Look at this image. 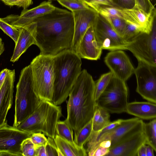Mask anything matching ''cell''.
<instances>
[{"instance_id": "cell-33", "label": "cell", "mask_w": 156, "mask_h": 156, "mask_svg": "<svg viewBox=\"0 0 156 156\" xmlns=\"http://www.w3.org/2000/svg\"><path fill=\"white\" fill-rule=\"evenodd\" d=\"M155 6L151 0H134V5L133 8L148 13L155 9Z\"/></svg>"}, {"instance_id": "cell-5", "label": "cell", "mask_w": 156, "mask_h": 156, "mask_svg": "<svg viewBox=\"0 0 156 156\" xmlns=\"http://www.w3.org/2000/svg\"><path fill=\"white\" fill-rule=\"evenodd\" d=\"M16 89L13 124L16 127L34 112L41 101L34 90L30 65L22 70Z\"/></svg>"}, {"instance_id": "cell-19", "label": "cell", "mask_w": 156, "mask_h": 156, "mask_svg": "<svg viewBox=\"0 0 156 156\" xmlns=\"http://www.w3.org/2000/svg\"><path fill=\"white\" fill-rule=\"evenodd\" d=\"M140 120L137 117L124 119L115 128L102 134L89 152L93 153L98 147L99 143L106 140H110L111 146L110 147L112 146L123 136L133 130L138 125Z\"/></svg>"}, {"instance_id": "cell-27", "label": "cell", "mask_w": 156, "mask_h": 156, "mask_svg": "<svg viewBox=\"0 0 156 156\" xmlns=\"http://www.w3.org/2000/svg\"><path fill=\"white\" fill-rule=\"evenodd\" d=\"M92 119L75 134L74 141L78 146L84 147L92 131Z\"/></svg>"}, {"instance_id": "cell-30", "label": "cell", "mask_w": 156, "mask_h": 156, "mask_svg": "<svg viewBox=\"0 0 156 156\" xmlns=\"http://www.w3.org/2000/svg\"><path fill=\"white\" fill-rule=\"evenodd\" d=\"M0 28L9 36L16 43L20 33V29H18L10 25L0 18Z\"/></svg>"}, {"instance_id": "cell-2", "label": "cell", "mask_w": 156, "mask_h": 156, "mask_svg": "<svg viewBox=\"0 0 156 156\" xmlns=\"http://www.w3.org/2000/svg\"><path fill=\"white\" fill-rule=\"evenodd\" d=\"M95 82L84 69L81 71L69 92L67 119L75 134L91 120L96 107Z\"/></svg>"}, {"instance_id": "cell-35", "label": "cell", "mask_w": 156, "mask_h": 156, "mask_svg": "<svg viewBox=\"0 0 156 156\" xmlns=\"http://www.w3.org/2000/svg\"><path fill=\"white\" fill-rule=\"evenodd\" d=\"M48 142L45 145L47 156H58V148L54 139L48 137Z\"/></svg>"}, {"instance_id": "cell-16", "label": "cell", "mask_w": 156, "mask_h": 156, "mask_svg": "<svg viewBox=\"0 0 156 156\" xmlns=\"http://www.w3.org/2000/svg\"><path fill=\"white\" fill-rule=\"evenodd\" d=\"M102 50L95 39L92 24L81 40L76 54L81 58L97 60L100 58Z\"/></svg>"}, {"instance_id": "cell-50", "label": "cell", "mask_w": 156, "mask_h": 156, "mask_svg": "<svg viewBox=\"0 0 156 156\" xmlns=\"http://www.w3.org/2000/svg\"></svg>"}, {"instance_id": "cell-37", "label": "cell", "mask_w": 156, "mask_h": 156, "mask_svg": "<svg viewBox=\"0 0 156 156\" xmlns=\"http://www.w3.org/2000/svg\"><path fill=\"white\" fill-rule=\"evenodd\" d=\"M84 1L88 6L91 5H97L114 7L111 0H85Z\"/></svg>"}, {"instance_id": "cell-49", "label": "cell", "mask_w": 156, "mask_h": 156, "mask_svg": "<svg viewBox=\"0 0 156 156\" xmlns=\"http://www.w3.org/2000/svg\"><path fill=\"white\" fill-rule=\"evenodd\" d=\"M83 0L84 1L85 0Z\"/></svg>"}, {"instance_id": "cell-21", "label": "cell", "mask_w": 156, "mask_h": 156, "mask_svg": "<svg viewBox=\"0 0 156 156\" xmlns=\"http://www.w3.org/2000/svg\"><path fill=\"white\" fill-rule=\"evenodd\" d=\"M125 112L142 119H156V103L149 101L128 103Z\"/></svg>"}, {"instance_id": "cell-20", "label": "cell", "mask_w": 156, "mask_h": 156, "mask_svg": "<svg viewBox=\"0 0 156 156\" xmlns=\"http://www.w3.org/2000/svg\"><path fill=\"white\" fill-rule=\"evenodd\" d=\"M36 23L33 22L20 29V33L16 44L10 61L18 60L21 55L32 44H35Z\"/></svg>"}, {"instance_id": "cell-10", "label": "cell", "mask_w": 156, "mask_h": 156, "mask_svg": "<svg viewBox=\"0 0 156 156\" xmlns=\"http://www.w3.org/2000/svg\"><path fill=\"white\" fill-rule=\"evenodd\" d=\"M144 122L140 119L136 127L110 147L106 156H136L140 147L146 144Z\"/></svg>"}, {"instance_id": "cell-31", "label": "cell", "mask_w": 156, "mask_h": 156, "mask_svg": "<svg viewBox=\"0 0 156 156\" xmlns=\"http://www.w3.org/2000/svg\"><path fill=\"white\" fill-rule=\"evenodd\" d=\"M126 23L122 38L126 41L129 42L142 32L136 25L130 23Z\"/></svg>"}, {"instance_id": "cell-44", "label": "cell", "mask_w": 156, "mask_h": 156, "mask_svg": "<svg viewBox=\"0 0 156 156\" xmlns=\"http://www.w3.org/2000/svg\"><path fill=\"white\" fill-rule=\"evenodd\" d=\"M154 150L151 146L147 145L146 146L147 156H154Z\"/></svg>"}, {"instance_id": "cell-25", "label": "cell", "mask_w": 156, "mask_h": 156, "mask_svg": "<svg viewBox=\"0 0 156 156\" xmlns=\"http://www.w3.org/2000/svg\"><path fill=\"white\" fill-rule=\"evenodd\" d=\"M99 14L108 23L113 30L122 37L126 22L123 19L116 16L103 13Z\"/></svg>"}, {"instance_id": "cell-34", "label": "cell", "mask_w": 156, "mask_h": 156, "mask_svg": "<svg viewBox=\"0 0 156 156\" xmlns=\"http://www.w3.org/2000/svg\"><path fill=\"white\" fill-rule=\"evenodd\" d=\"M30 138L35 147L46 145L48 142L45 135L41 132L33 133Z\"/></svg>"}, {"instance_id": "cell-45", "label": "cell", "mask_w": 156, "mask_h": 156, "mask_svg": "<svg viewBox=\"0 0 156 156\" xmlns=\"http://www.w3.org/2000/svg\"><path fill=\"white\" fill-rule=\"evenodd\" d=\"M4 44L2 39L0 37V55L3 52L4 50Z\"/></svg>"}, {"instance_id": "cell-26", "label": "cell", "mask_w": 156, "mask_h": 156, "mask_svg": "<svg viewBox=\"0 0 156 156\" xmlns=\"http://www.w3.org/2000/svg\"><path fill=\"white\" fill-rule=\"evenodd\" d=\"M144 132L146 139V144L151 147L156 151V119L144 123Z\"/></svg>"}, {"instance_id": "cell-1", "label": "cell", "mask_w": 156, "mask_h": 156, "mask_svg": "<svg viewBox=\"0 0 156 156\" xmlns=\"http://www.w3.org/2000/svg\"><path fill=\"white\" fill-rule=\"evenodd\" d=\"M35 45L40 54L54 56L70 49L73 40L74 21L73 13L58 7L35 19Z\"/></svg>"}, {"instance_id": "cell-43", "label": "cell", "mask_w": 156, "mask_h": 156, "mask_svg": "<svg viewBox=\"0 0 156 156\" xmlns=\"http://www.w3.org/2000/svg\"><path fill=\"white\" fill-rule=\"evenodd\" d=\"M98 146L104 147L109 148L111 146V142L110 140L104 141L99 143Z\"/></svg>"}, {"instance_id": "cell-40", "label": "cell", "mask_w": 156, "mask_h": 156, "mask_svg": "<svg viewBox=\"0 0 156 156\" xmlns=\"http://www.w3.org/2000/svg\"><path fill=\"white\" fill-rule=\"evenodd\" d=\"M46 145H43L35 147V156H47Z\"/></svg>"}, {"instance_id": "cell-8", "label": "cell", "mask_w": 156, "mask_h": 156, "mask_svg": "<svg viewBox=\"0 0 156 156\" xmlns=\"http://www.w3.org/2000/svg\"><path fill=\"white\" fill-rule=\"evenodd\" d=\"M156 19L149 33L141 32L129 41L127 50L137 58L148 65L156 66Z\"/></svg>"}, {"instance_id": "cell-32", "label": "cell", "mask_w": 156, "mask_h": 156, "mask_svg": "<svg viewBox=\"0 0 156 156\" xmlns=\"http://www.w3.org/2000/svg\"><path fill=\"white\" fill-rule=\"evenodd\" d=\"M20 149L22 156H35V146L30 138H27L23 141Z\"/></svg>"}, {"instance_id": "cell-42", "label": "cell", "mask_w": 156, "mask_h": 156, "mask_svg": "<svg viewBox=\"0 0 156 156\" xmlns=\"http://www.w3.org/2000/svg\"><path fill=\"white\" fill-rule=\"evenodd\" d=\"M146 146V144H144L140 147L137 151V156H147Z\"/></svg>"}, {"instance_id": "cell-17", "label": "cell", "mask_w": 156, "mask_h": 156, "mask_svg": "<svg viewBox=\"0 0 156 156\" xmlns=\"http://www.w3.org/2000/svg\"><path fill=\"white\" fill-rule=\"evenodd\" d=\"M122 9L126 22L136 25L142 32L149 33L151 31L156 19L155 9L148 13L133 8Z\"/></svg>"}, {"instance_id": "cell-15", "label": "cell", "mask_w": 156, "mask_h": 156, "mask_svg": "<svg viewBox=\"0 0 156 156\" xmlns=\"http://www.w3.org/2000/svg\"><path fill=\"white\" fill-rule=\"evenodd\" d=\"M74 21V32L70 50L76 54L82 37L88 28L92 25L97 12L92 8L72 12Z\"/></svg>"}, {"instance_id": "cell-18", "label": "cell", "mask_w": 156, "mask_h": 156, "mask_svg": "<svg viewBox=\"0 0 156 156\" xmlns=\"http://www.w3.org/2000/svg\"><path fill=\"white\" fill-rule=\"evenodd\" d=\"M15 70L9 69L5 81L0 88V127L7 120L6 117L12 104Z\"/></svg>"}, {"instance_id": "cell-47", "label": "cell", "mask_w": 156, "mask_h": 156, "mask_svg": "<svg viewBox=\"0 0 156 156\" xmlns=\"http://www.w3.org/2000/svg\"><path fill=\"white\" fill-rule=\"evenodd\" d=\"M2 1L5 5L10 6L11 4L14 2V0H0Z\"/></svg>"}, {"instance_id": "cell-12", "label": "cell", "mask_w": 156, "mask_h": 156, "mask_svg": "<svg viewBox=\"0 0 156 156\" xmlns=\"http://www.w3.org/2000/svg\"><path fill=\"white\" fill-rule=\"evenodd\" d=\"M33 133L9 125L7 120L0 127V151L9 152L15 156H22L21 143L25 139L30 138Z\"/></svg>"}, {"instance_id": "cell-24", "label": "cell", "mask_w": 156, "mask_h": 156, "mask_svg": "<svg viewBox=\"0 0 156 156\" xmlns=\"http://www.w3.org/2000/svg\"><path fill=\"white\" fill-rule=\"evenodd\" d=\"M56 135L62 139L73 143H75L73 138V130L67 119L59 121L56 128Z\"/></svg>"}, {"instance_id": "cell-11", "label": "cell", "mask_w": 156, "mask_h": 156, "mask_svg": "<svg viewBox=\"0 0 156 156\" xmlns=\"http://www.w3.org/2000/svg\"><path fill=\"white\" fill-rule=\"evenodd\" d=\"M138 61L134 72L137 81L136 92L148 101L156 103V66Z\"/></svg>"}, {"instance_id": "cell-6", "label": "cell", "mask_w": 156, "mask_h": 156, "mask_svg": "<svg viewBox=\"0 0 156 156\" xmlns=\"http://www.w3.org/2000/svg\"><path fill=\"white\" fill-rule=\"evenodd\" d=\"M30 65L35 93L41 100L51 102L54 80L53 56L40 53Z\"/></svg>"}, {"instance_id": "cell-48", "label": "cell", "mask_w": 156, "mask_h": 156, "mask_svg": "<svg viewBox=\"0 0 156 156\" xmlns=\"http://www.w3.org/2000/svg\"><path fill=\"white\" fill-rule=\"evenodd\" d=\"M48 0L49 1H54V0Z\"/></svg>"}, {"instance_id": "cell-14", "label": "cell", "mask_w": 156, "mask_h": 156, "mask_svg": "<svg viewBox=\"0 0 156 156\" xmlns=\"http://www.w3.org/2000/svg\"><path fill=\"white\" fill-rule=\"evenodd\" d=\"M55 8L51 2L44 1L32 9H23L20 16L11 15L2 18L10 25L20 29L33 23L40 16L52 11Z\"/></svg>"}, {"instance_id": "cell-9", "label": "cell", "mask_w": 156, "mask_h": 156, "mask_svg": "<svg viewBox=\"0 0 156 156\" xmlns=\"http://www.w3.org/2000/svg\"><path fill=\"white\" fill-rule=\"evenodd\" d=\"M92 26L96 41L102 49L110 51L127 50L129 42L119 35L97 12Z\"/></svg>"}, {"instance_id": "cell-29", "label": "cell", "mask_w": 156, "mask_h": 156, "mask_svg": "<svg viewBox=\"0 0 156 156\" xmlns=\"http://www.w3.org/2000/svg\"><path fill=\"white\" fill-rule=\"evenodd\" d=\"M57 1L71 12L84 10L90 8L83 0H57Z\"/></svg>"}, {"instance_id": "cell-28", "label": "cell", "mask_w": 156, "mask_h": 156, "mask_svg": "<svg viewBox=\"0 0 156 156\" xmlns=\"http://www.w3.org/2000/svg\"><path fill=\"white\" fill-rule=\"evenodd\" d=\"M112 75L111 71L103 74L95 83L94 98L96 101L107 86Z\"/></svg>"}, {"instance_id": "cell-3", "label": "cell", "mask_w": 156, "mask_h": 156, "mask_svg": "<svg viewBox=\"0 0 156 156\" xmlns=\"http://www.w3.org/2000/svg\"><path fill=\"white\" fill-rule=\"evenodd\" d=\"M54 80L51 102L58 105L65 101L81 71V58L70 49L53 56Z\"/></svg>"}, {"instance_id": "cell-41", "label": "cell", "mask_w": 156, "mask_h": 156, "mask_svg": "<svg viewBox=\"0 0 156 156\" xmlns=\"http://www.w3.org/2000/svg\"><path fill=\"white\" fill-rule=\"evenodd\" d=\"M9 71V69L6 68L4 69L0 72V88L5 81Z\"/></svg>"}, {"instance_id": "cell-23", "label": "cell", "mask_w": 156, "mask_h": 156, "mask_svg": "<svg viewBox=\"0 0 156 156\" xmlns=\"http://www.w3.org/2000/svg\"><path fill=\"white\" fill-rule=\"evenodd\" d=\"M109 113L106 110L96 105L92 119L93 131L96 132L101 130L111 122Z\"/></svg>"}, {"instance_id": "cell-7", "label": "cell", "mask_w": 156, "mask_h": 156, "mask_svg": "<svg viewBox=\"0 0 156 156\" xmlns=\"http://www.w3.org/2000/svg\"><path fill=\"white\" fill-rule=\"evenodd\" d=\"M128 98L125 82L112 74L108 85L96 101V105L109 113L119 114L125 112Z\"/></svg>"}, {"instance_id": "cell-36", "label": "cell", "mask_w": 156, "mask_h": 156, "mask_svg": "<svg viewBox=\"0 0 156 156\" xmlns=\"http://www.w3.org/2000/svg\"><path fill=\"white\" fill-rule=\"evenodd\" d=\"M114 6L123 9H130L134 6V0H111Z\"/></svg>"}, {"instance_id": "cell-13", "label": "cell", "mask_w": 156, "mask_h": 156, "mask_svg": "<svg viewBox=\"0 0 156 156\" xmlns=\"http://www.w3.org/2000/svg\"><path fill=\"white\" fill-rule=\"evenodd\" d=\"M104 61L112 74L125 82L134 73L135 68L122 50L110 51L105 57Z\"/></svg>"}, {"instance_id": "cell-38", "label": "cell", "mask_w": 156, "mask_h": 156, "mask_svg": "<svg viewBox=\"0 0 156 156\" xmlns=\"http://www.w3.org/2000/svg\"><path fill=\"white\" fill-rule=\"evenodd\" d=\"M33 3L32 0H14L10 6L15 5L26 9L32 5Z\"/></svg>"}, {"instance_id": "cell-46", "label": "cell", "mask_w": 156, "mask_h": 156, "mask_svg": "<svg viewBox=\"0 0 156 156\" xmlns=\"http://www.w3.org/2000/svg\"><path fill=\"white\" fill-rule=\"evenodd\" d=\"M0 156H15L14 154L9 152L0 151Z\"/></svg>"}, {"instance_id": "cell-4", "label": "cell", "mask_w": 156, "mask_h": 156, "mask_svg": "<svg viewBox=\"0 0 156 156\" xmlns=\"http://www.w3.org/2000/svg\"><path fill=\"white\" fill-rule=\"evenodd\" d=\"M62 115L60 106L51 101L41 100L34 112L16 127L32 133L42 132L54 139L57 122Z\"/></svg>"}, {"instance_id": "cell-39", "label": "cell", "mask_w": 156, "mask_h": 156, "mask_svg": "<svg viewBox=\"0 0 156 156\" xmlns=\"http://www.w3.org/2000/svg\"><path fill=\"white\" fill-rule=\"evenodd\" d=\"M108 148L98 146L93 152L92 156H106L109 152Z\"/></svg>"}, {"instance_id": "cell-22", "label": "cell", "mask_w": 156, "mask_h": 156, "mask_svg": "<svg viewBox=\"0 0 156 156\" xmlns=\"http://www.w3.org/2000/svg\"><path fill=\"white\" fill-rule=\"evenodd\" d=\"M54 140L57 148L61 152L63 156L87 155L84 147H80L75 143L69 142L57 135Z\"/></svg>"}]
</instances>
